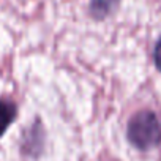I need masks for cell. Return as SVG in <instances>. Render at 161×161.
Returning <instances> with one entry per match:
<instances>
[{
	"instance_id": "obj_1",
	"label": "cell",
	"mask_w": 161,
	"mask_h": 161,
	"mask_svg": "<svg viewBox=\"0 0 161 161\" xmlns=\"http://www.w3.org/2000/svg\"><path fill=\"white\" fill-rule=\"evenodd\" d=\"M130 144L139 150H150L161 141V122L153 111L136 112L126 128Z\"/></svg>"
},
{
	"instance_id": "obj_2",
	"label": "cell",
	"mask_w": 161,
	"mask_h": 161,
	"mask_svg": "<svg viewBox=\"0 0 161 161\" xmlns=\"http://www.w3.org/2000/svg\"><path fill=\"white\" fill-rule=\"evenodd\" d=\"M117 3L119 0H92L89 7V13L93 19L100 21V19H104L108 14H111Z\"/></svg>"
},
{
	"instance_id": "obj_3",
	"label": "cell",
	"mask_w": 161,
	"mask_h": 161,
	"mask_svg": "<svg viewBox=\"0 0 161 161\" xmlns=\"http://www.w3.org/2000/svg\"><path fill=\"white\" fill-rule=\"evenodd\" d=\"M16 119V106L8 100H0V136L8 130V126Z\"/></svg>"
},
{
	"instance_id": "obj_4",
	"label": "cell",
	"mask_w": 161,
	"mask_h": 161,
	"mask_svg": "<svg viewBox=\"0 0 161 161\" xmlns=\"http://www.w3.org/2000/svg\"><path fill=\"white\" fill-rule=\"evenodd\" d=\"M153 58H155V65H156V68L161 71V38H159V40H158V43L155 44Z\"/></svg>"
}]
</instances>
